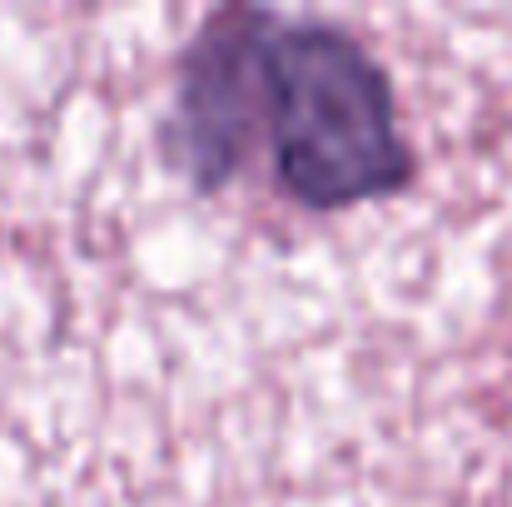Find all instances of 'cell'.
Here are the masks:
<instances>
[{
    "label": "cell",
    "instance_id": "1",
    "mask_svg": "<svg viewBox=\"0 0 512 507\" xmlns=\"http://www.w3.org/2000/svg\"><path fill=\"white\" fill-rule=\"evenodd\" d=\"M269 135L284 189L309 209H343L408 179L383 70L329 25L269 40Z\"/></svg>",
    "mask_w": 512,
    "mask_h": 507
},
{
    "label": "cell",
    "instance_id": "2",
    "mask_svg": "<svg viewBox=\"0 0 512 507\" xmlns=\"http://www.w3.org/2000/svg\"><path fill=\"white\" fill-rule=\"evenodd\" d=\"M264 20L254 15L249 35H224L204 30L184 90H179V125H174V150L194 169L199 184H219L244 140H249V110H269V45L254 40Z\"/></svg>",
    "mask_w": 512,
    "mask_h": 507
}]
</instances>
